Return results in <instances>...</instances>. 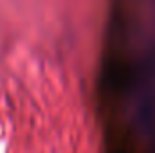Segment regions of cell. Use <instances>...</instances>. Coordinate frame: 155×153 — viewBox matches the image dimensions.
<instances>
[{"label": "cell", "mask_w": 155, "mask_h": 153, "mask_svg": "<svg viewBox=\"0 0 155 153\" xmlns=\"http://www.w3.org/2000/svg\"><path fill=\"white\" fill-rule=\"evenodd\" d=\"M137 88V126L144 133L155 130V43H150L134 76Z\"/></svg>", "instance_id": "1"}, {"label": "cell", "mask_w": 155, "mask_h": 153, "mask_svg": "<svg viewBox=\"0 0 155 153\" xmlns=\"http://www.w3.org/2000/svg\"><path fill=\"white\" fill-rule=\"evenodd\" d=\"M152 153H155V142H153V146H152Z\"/></svg>", "instance_id": "2"}]
</instances>
